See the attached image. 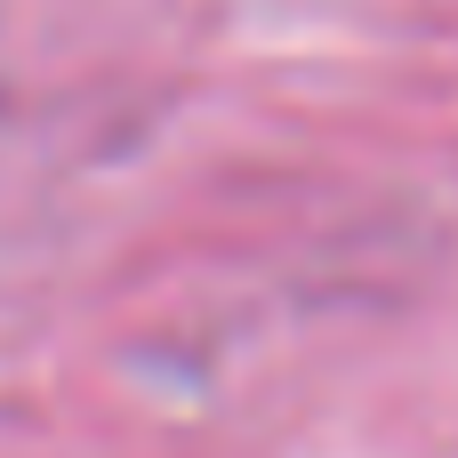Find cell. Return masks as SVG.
I'll list each match as a JSON object with an SVG mask.
<instances>
[]
</instances>
